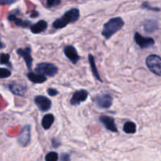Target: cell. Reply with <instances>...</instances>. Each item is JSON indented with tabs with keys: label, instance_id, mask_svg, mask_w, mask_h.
Masks as SVG:
<instances>
[{
	"label": "cell",
	"instance_id": "6da1fadb",
	"mask_svg": "<svg viewBox=\"0 0 161 161\" xmlns=\"http://www.w3.org/2000/svg\"><path fill=\"white\" fill-rule=\"evenodd\" d=\"M123 25H124V21L120 17L111 18L103 25L102 35L104 36L105 39L108 40L116 32H119L123 27Z\"/></svg>",
	"mask_w": 161,
	"mask_h": 161
},
{
	"label": "cell",
	"instance_id": "7a4b0ae2",
	"mask_svg": "<svg viewBox=\"0 0 161 161\" xmlns=\"http://www.w3.org/2000/svg\"><path fill=\"white\" fill-rule=\"evenodd\" d=\"M80 17V12L77 9H71L63 14V17L55 20L53 22V27L55 29H63L69 23H74L78 20Z\"/></svg>",
	"mask_w": 161,
	"mask_h": 161
},
{
	"label": "cell",
	"instance_id": "3957f363",
	"mask_svg": "<svg viewBox=\"0 0 161 161\" xmlns=\"http://www.w3.org/2000/svg\"><path fill=\"white\" fill-rule=\"evenodd\" d=\"M36 73L47 77H54L58 73V68L52 63H41L36 65L35 68Z\"/></svg>",
	"mask_w": 161,
	"mask_h": 161
},
{
	"label": "cell",
	"instance_id": "277c9868",
	"mask_svg": "<svg viewBox=\"0 0 161 161\" xmlns=\"http://www.w3.org/2000/svg\"><path fill=\"white\" fill-rule=\"evenodd\" d=\"M146 65L149 70L161 77V58L156 55H150L146 58Z\"/></svg>",
	"mask_w": 161,
	"mask_h": 161
},
{
	"label": "cell",
	"instance_id": "5b68a950",
	"mask_svg": "<svg viewBox=\"0 0 161 161\" xmlns=\"http://www.w3.org/2000/svg\"><path fill=\"white\" fill-rule=\"evenodd\" d=\"M113 99L111 95L108 93H103L97 95L95 98V103L100 108H109L112 104Z\"/></svg>",
	"mask_w": 161,
	"mask_h": 161
},
{
	"label": "cell",
	"instance_id": "8992f818",
	"mask_svg": "<svg viewBox=\"0 0 161 161\" xmlns=\"http://www.w3.org/2000/svg\"><path fill=\"white\" fill-rule=\"evenodd\" d=\"M134 40L136 44L142 48H147L154 44L155 41L153 38L150 37H144L139 32H135L134 34Z\"/></svg>",
	"mask_w": 161,
	"mask_h": 161
},
{
	"label": "cell",
	"instance_id": "52a82bcc",
	"mask_svg": "<svg viewBox=\"0 0 161 161\" xmlns=\"http://www.w3.org/2000/svg\"><path fill=\"white\" fill-rule=\"evenodd\" d=\"M31 140V126L29 125L24 126L22 128L21 134L18 136V143L21 145V146H27L29 144Z\"/></svg>",
	"mask_w": 161,
	"mask_h": 161
},
{
	"label": "cell",
	"instance_id": "ba28073f",
	"mask_svg": "<svg viewBox=\"0 0 161 161\" xmlns=\"http://www.w3.org/2000/svg\"><path fill=\"white\" fill-rule=\"evenodd\" d=\"M35 103L38 107L39 109L42 111H48L52 106V102L47 97L44 96H37L34 99Z\"/></svg>",
	"mask_w": 161,
	"mask_h": 161
},
{
	"label": "cell",
	"instance_id": "9c48e42d",
	"mask_svg": "<svg viewBox=\"0 0 161 161\" xmlns=\"http://www.w3.org/2000/svg\"><path fill=\"white\" fill-rule=\"evenodd\" d=\"M88 96H89V92H88V91L85 90V89H80V90L77 91L73 95L72 98L70 100V103L72 105H74V106L79 105L80 103L86 101Z\"/></svg>",
	"mask_w": 161,
	"mask_h": 161
},
{
	"label": "cell",
	"instance_id": "30bf717a",
	"mask_svg": "<svg viewBox=\"0 0 161 161\" xmlns=\"http://www.w3.org/2000/svg\"><path fill=\"white\" fill-rule=\"evenodd\" d=\"M17 53L24 58L25 62L26 63V66L29 69H32V58L31 55V48L30 47H27V48H19L17 50Z\"/></svg>",
	"mask_w": 161,
	"mask_h": 161
},
{
	"label": "cell",
	"instance_id": "8fae6325",
	"mask_svg": "<svg viewBox=\"0 0 161 161\" xmlns=\"http://www.w3.org/2000/svg\"><path fill=\"white\" fill-rule=\"evenodd\" d=\"M100 121L103 123L107 130L114 133L118 132V129L114 123V119L112 117L108 115H102L100 117Z\"/></svg>",
	"mask_w": 161,
	"mask_h": 161
},
{
	"label": "cell",
	"instance_id": "7c38bea8",
	"mask_svg": "<svg viewBox=\"0 0 161 161\" xmlns=\"http://www.w3.org/2000/svg\"><path fill=\"white\" fill-rule=\"evenodd\" d=\"M64 54L66 58H69L74 64H76L80 59V56L77 54V50L73 46H66L64 48Z\"/></svg>",
	"mask_w": 161,
	"mask_h": 161
},
{
	"label": "cell",
	"instance_id": "4fadbf2b",
	"mask_svg": "<svg viewBox=\"0 0 161 161\" xmlns=\"http://www.w3.org/2000/svg\"><path fill=\"white\" fill-rule=\"evenodd\" d=\"M47 21H44V20H41V21H39L38 22L36 23V24L32 25L30 27V30L32 33L34 34H38L40 32H44L47 29Z\"/></svg>",
	"mask_w": 161,
	"mask_h": 161
},
{
	"label": "cell",
	"instance_id": "5bb4252c",
	"mask_svg": "<svg viewBox=\"0 0 161 161\" xmlns=\"http://www.w3.org/2000/svg\"><path fill=\"white\" fill-rule=\"evenodd\" d=\"M27 77L32 82L35 83V84H41L43 82H45L47 80V77L44 75L39 74L37 73L29 72L27 74Z\"/></svg>",
	"mask_w": 161,
	"mask_h": 161
},
{
	"label": "cell",
	"instance_id": "9a60e30c",
	"mask_svg": "<svg viewBox=\"0 0 161 161\" xmlns=\"http://www.w3.org/2000/svg\"><path fill=\"white\" fill-rule=\"evenodd\" d=\"M8 19L10 20V21H13L14 22V24L16 25L20 26V27H22V28H28L31 25V22L29 21H26V20H22L21 18H18L17 16L14 14H10L9 16Z\"/></svg>",
	"mask_w": 161,
	"mask_h": 161
},
{
	"label": "cell",
	"instance_id": "2e32d148",
	"mask_svg": "<svg viewBox=\"0 0 161 161\" xmlns=\"http://www.w3.org/2000/svg\"><path fill=\"white\" fill-rule=\"evenodd\" d=\"M10 89L13 93L23 97V96H25V94L27 88H26L25 86H22V85L14 83V84L10 85Z\"/></svg>",
	"mask_w": 161,
	"mask_h": 161
},
{
	"label": "cell",
	"instance_id": "e0dca14e",
	"mask_svg": "<svg viewBox=\"0 0 161 161\" xmlns=\"http://www.w3.org/2000/svg\"><path fill=\"white\" fill-rule=\"evenodd\" d=\"M54 121H55V117L52 114H47L43 117L41 125L44 130H48L51 128L52 125L53 124Z\"/></svg>",
	"mask_w": 161,
	"mask_h": 161
},
{
	"label": "cell",
	"instance_id": "ac0fdd59",
	"mask_svg": "<svg viewBox=\"0 0 161 161\" xmlns=\"http://www.w3.org/2000/svg\"><path fill=\"white\" fill-rule=\"evenodd\" d=\"M89 64H90V67L91 69H92V72L93 74V75L95 76L96 78L100 81V82H103V80H102L101 77H100V74H99L98 70L97 69V66H96V63H95V59H94V57L93 55L89 54Z\"/></svg>",
	"mask_w": 161,
	"mask_h": 161
},
{
	"label": "cell",
	"instance_id": "d6986e66",
	"mask_svg": "<svg viewBox=\"0 0 161 161\" xmlns=\"http://www.w3.org/2000/svg\"><path fill=\"white\" fill-rule=\"evenodd\" d=\"M136 130H137V126H136L135 123L130 122V121L125 123L124 126H123V131L126 134H135Z\"/></svg>",
	"mask_w": 161,
	"mask_h": 161
},
{
	"label": "cell",
	"instance_id": "ffe728a7",
	"mask_svg": "<svg viewBox=\"0 0 161 161\" xmlns=\"http://www.w3.org/2000/svg\"><path fill=\"white\" fill-rule=\"evenodd\" d=\"M144 27L146 32H153L158 27L157 22L154 20H148L146 21L144 24Z\"/></svg>",
	"mask_w": 161,
	"mask_h": 161
},
{
	"label": "cell",
	"instance_id": "44dd1931",
	"mask_svg": "<svg viewBox=\"0 0 161 161\" xmlns=\"http://www.w3.org/2000/svg\"><path fill=\"white\" fill-rule=\"evenodd\" d=\"M58 153L55 152H51V153H47V156H45L46 161H57L58 160Z\"/></svg>",
	"mask_w": 161,
	"mask_h": 161
},
{
	"label": "cell",
	"instance_id": "7402d4cb",
	"mask_svg": "<svg viewBox=\"0 0 161 161\" xmlns=\"http://www.w3.org/2000/svg\"><path fill=\"white\" fill-rule=\"evenodd\" d=\"M10 55L8 54H2L0 55V63L1 64H6L9 65L10 64Z\"/></svg>",
	"mask_w": 161,
	"mask_h": 161
},
{
	"label": "cell",
	"instance_id": "603a6c76",
	"mask_svg": "<svg viewBox=\"0 0 161 161\" xmlns=\"http://www.w3.org/2000/svg\"><path fill=\"white\" fill-rule=\"evenodd\" d=\"M11 75V72L9 69L0 68V78H7Z\"/></svg>",
	"mask_w": 161,
	"mask_h": 161
},
{
	"label": "cell",
	"instance_id": "cb8c5ba5",
	"mask_svg": "<svg viewBox=\"0 0 161 161\" xmlns=\"http://www.w3.org/2000/svg\"><path fill=\"white\" fill-rule=\"evenodd\" d=\"M60 3H61V0H47V5L49 7H56L59 5Z\"/></svg>",
	"mask_w": 161,
	"mask_h": 161
},
{
	"label": "cell",
	"instance_id": "d4e9b609",
	"mask_svg": "<svg viewBox=\"0 0 161 161\" xmlns=\"http://www.w3.org/2000/svg\"><path fill=\"white\" fill-rule=\"evenodd\" d=\"M47 93H48V95L51 96V97H55V96L58 95V91L55 89H48L47 90Z\"/></svg>",
	"mask_w": 161,
	"mask_h": 161
},
{
	"label": "cell",
	"instance_id": "484cf974",
	"mask_svg": "<svg viewBox=\"0 0 161 161\" xmlns=\"http://www.w3.org/2000/svg\"><path fill=\"white\" fill-rule=\"evenodd\" d=\"M18 0H0V4L1 5H8V4H11L15 3Z\"/></svg>",
	"mask_w": 161,
	"mask_h": 161
},
{
	"label": "cell",
	"instance_id": "4316f807",
	"mask_svg": "<svg viewBox=\"0 0 161 161\" xmlns=\"http://www.w3.org/2000/svg\"><path fill=\"white\" fill-rule=\"evenodd\" d=\"M61 159H62V161H70L69 156L68 154H66V153H64V154L62 155Z\"/></svg>",
	"mask_w": 161,
	"mask_h": 161
},
{
	"label": "cell",
	"instance_id": "83f0119b",
	"mask_svg": "<svg viewBox=\"0 0 161 161\" xmlns=\"http://www.w3.org/2000/svg\"><path fill=\"white\" fill-rule=\"evenodd\" d=\"M52 144H53V146L55 147V148H57V147L59 146L60 145V142H58L57 139H54L53 141H52Z\"/></svg>",
	"mask_w": 161,
	"mask_h": 161
},
{
	"label": "cell",
	"instance_id": "f1b7e54d",
	"mask_svg": "<svg viewBox=\"0 0 161 161\" xmlns=\"http://www.w3.org/2000/svg\"><path fill=\"white\" fill-rule=\"evenodd\" d=\"M37 16H38V13L36 11H32V14H31V17L32 18H36Z\"/></svg>",
	"mask_w": 161,
	"mask_h": 161
},
{
	"label": "cell",
	"instance_id": "f546056e",
	"mask_svg": "<svg viewBox=\"0 0 161 161\" xmlns=\"http://www.w3.org/2000/svg\"><path fill=\"white\" fill-rule=\"evenodd\" d=\"M3 47H4V45H3V44H2V43L0 42V49L3 48Z\"/></svg>",
	"mask_w": 161,
	"mask_h": 161
}]
</instances>
